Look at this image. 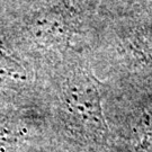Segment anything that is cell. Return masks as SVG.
Masks as SVG:
<instances>
[{
    "label": "cell",
    "instance_id": "obj_2",
    "mask_svg": "<svg viewBox=\"0 0 152 152\" xmlns=\"http://www.w3.org/2000/svg\"><path fill=\"white\" fill-rule=\"evenodd\" d=\"M99 0H24L7 9L0 36L39 71L72 49L82 50Z\"/></svg>",
    "mask_w": 152,
    "mask_h": 152
},
{
    "label": "cell",
    "instance_id": "obj_1",
    "mask_svg": "<svg viewBox=\"0 0 152 152\" xmlns=\"http://www.w3.org/2000/svg\"><path fill=\"white\" fill-rule=\"evenodd\" d=\"M42 105L66 135L85 144L106 145L110 127L104 108L103 80L80 49H72L41 70Z\"/></svg>",
    "mask_w": 152,
    "mask_h": 152
},
{
    "label": "cell",
    "instance_id": "obj_3",
    "mask_svg": "<svg viewBox=\"0 0 152 152\" xmlns=\"http://www.w3.org/2000/svg\"><path fill=\"white\" fill-rule=\"evenodd\" d=\"M42 73L0 36V105L42 104Z\"/></svg>",
    "mask_w": 152,
    "mask_h": 152
}]
</instances>
